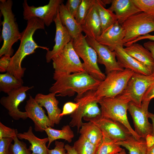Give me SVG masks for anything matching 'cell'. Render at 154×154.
Returning a JSON list of instances; mask_svg holds the SVG:
<instances>
[{"instance_id": "cell-32", "label": "cell", "mask_w": 154, "mask_h": 154, "mask_svg": "<svg viewBox=\"0 0 154 154\" xmlns=\"http://www.w3.org/2000/svg\"><path fill=\"white\" fill-rule=\"evenodd\" d=\"M73 147L77 154H97L99 148L81 135L74 143Z\"/></svg>"}, {"instance_id": "cell-9", "label": "cell", "mask_w": 154, "mask_h": 154, "mask_svg": "<svg viewBox=\"0 0 154 154\" xmlns=\"http://www.w3.org/2000/svg\"><path fill=\"white\" fill-rule=\"evenodd\" d=\"M154 83V75H145L134 73L120 96L130 99L140 106L143 96L149 87Z\"/></svg>"}, {"instance_id": "cell-4", "label": "cell", "mask_w": 154, "mask_h": 154, "mask_svg": "<svg viewBox=\"0 0 154 154\" xmlns=\"http://www.w3.org/2000/svg\"><path fill=\"white\" fill-rule=\"evenodd\" d=\"M131 101L128 98L118 96L114 98L101 99L98 104L100 106L101 115L123 125L137 140L140 137L131 126L128 120L127 111Z\"/></svg>"}, {"instance_id": "cell-3", "label": "cell", "mask_w": 154, "mask_h": 154, "mask_svg": "<svg viewBox=\"0 0 154 154\" xmlns=\"http://www.w3.org/2000/svg\"><path fill=\"white\" fill-rule=\"evenodd\" d=\"M13 5L11 0H0V10L3 18L1 23V37L3 43L0 50V57L4 55L12 56L14 52L12 46L20 40L21 37V33L12 11Z\"/></svg>"}, {"instance_id": "cell-42", "label": "cell", "mask_w": 154, "mask_h": 154, "mask_svg": "<svg viewBox=\"0 0 154 154\" xmlns=\"http://www.w3.org/2000/svg\"><path fill=\"white\" fill-rule=\"evenodd\" d=\"M153 98H154V83L151 85L146 91L143 96L142 101H150Z\"/></svg>"}, {"instance_id": "cell-43", "label": "cell", "mask_w": 154, "mask_h": 154, "mask_svg": "<svg viewBox=\"0 0 154 154\" xmlns=\"http://www.w3.org/2000/svg\"><path fill=\"white\" fill-rule=\"evenodd\" d=\"M145 39H148L151 41L154 42V35H151L148 34L143 36L139 37L134 40L125 44H124L123 46H125L132 44L136 43L137 41L139 40Z\"/></svg>"}, {"instance_id": "cell-29", "label": "cell", "mask_w": 154, "mask_h": 154, "mask_svg": "<svg viewBox=\"0 0 154 154\" xmlns=\"http://www.w3.org/2000/svg\"><path fill=\"white\" fill-rule=\"evenodd\" d=\"M94 5L100 18L102 33L116 23L117 19L114 13L105 8L100 0H95Z\"/></svg>"}, {"instance_id": "cell-21", "label": "cell", "mask_w": 154, "mask_h": 154, "mask_svg": "<svg viewBox=\"0 0 154 154\" xmlns=\"http://www.w3.org/2000/svg\"><path fill=\"white\" fill-rule=\"evenodd\" d=\"M111 4L108 9L114 13L121 25L130 17L141 12L132 0H111Z\"/></svg>"}, {"instance_id": "cell-30", "label": "cell", "mask_w": 154, "mask_h": 154, "mask_svg": "<svg viewBox=\"0 0 154 154\" xmlns=\"http://www.w3.org/2000/svg\"><path fill=\"white\" fill-rule=\"evenodd\" d=\"M23 83L22 79H18L8 72L0 74V91L7 94L23 86Z\"/></svg>"}, {"instance_id": "cell-40", "label": "cell", "mask_w": 154, "mask_h": 154, "mask_svg": "<svg viewBox=\"0 0 154 154\" xmlns=\"http://www.w3.org/2000/svg\"><path fill=\"white\" fill-rule=\"evenodd\" d=\"M55 145L54 149H48V154H67L64 143L55 141Z\"/></svg>"}, {"instance_id": "cell-14", "label": "cell", "mask_w": 154, "mask_h": 154, "mask_svg": "<svg viewBox=\"0 0 154 154\" xmlns=\"http://www.w3.org/2000/svg\"><path fill=\"white\" fill-rule=\"evenodd\" d=\"M33 88V86H23L9 93L7 96H3L1 98V104L7 110L9 116L14 119L25 120L28 118L26 112L20 111L18 106L26 98V92Z\"/></svg>"}, {"instance_id": "cell-26", "label": "cell", "mask_w": 154, "mask_h": 154, "mask_svg": "<svg viewBox=\"0 0 154 154\" xmlns=\"http://www.w3.org/2000/svg\"><path fill=\"white\" fill-rule=\"evenodd\" d=\"M79 133L95 146L99 147L102 138L101 130L92 122L83 123Z\"/></svg>"}, {"instance_id": "cell-2", "label": "cell", "mask_w": 154, "mask_h": 154, "mask_svg": "<svg viewBox=\"0 0 154 154\" xmlns=\"http://www.w3.org/2000/svg\"><path fill=\"white\" fill-rule=\"evenodd\" d=\"M56 81L49 88L50 93L56 96L70 97L76 93V97H80L90 90H96L102 81L92 77L86 72L62 75L54 78Z\"/></svg>"}, {"instance_id": "cell-17", "label": "cell", "mask_w": 154, "mask_h": 154, "mask_svg": "<svg viewBox=\"0 0 154 154\" xmlns=\"http://www.w3.org/2000/svg\"><path fill=\"white\" fill-rule=\"evenodd\" d=\"M53 21L56 26L55 44L51 50L47 51L46 55L47 63L50 62L52 58L60 52L73 39L67 28L62 24L60 20L58 11Z\"/></svg>"}, {"instance_id": "cell-15", "label": "cell", "mask_w": 154, "mask_h": 154, "mask_svg": "<svg viewBox=\"0 0 154 154\" xmlns=\"http://www.w3.org/2000/svg\"><path fill=\"white\" fill-rule=\"evenodd\" d=\"M86 39L88 44L97 54L98 63L105 66L106 75L114 71L124 70L119 65L114 51H112L108 47L100 44L94 39L87 37Z\"/></svg>"}, {"instance_id": "cell-44", "label": "cell", "mask_w": 154, "mask_h": 154, "mask_svg": "<svg viewBox=\"0 0 154 154\" xmlns=\"http://www.w3.org/2000/svg\"><path fill=\"white\" fill-rule=\"evenodd\" d=\"M143 46L151 52L154 59V42L148 41L144 43ZM152 74L154 75V68Z\"/></svg>"}, {"instance_id": "cell-5", "label": "cell", "mask_w": 154, "mask_h": 154, "mask_svg": "<svg viewBox=\"0 0 154 154\" xmlns=\"http://www.w3.org/2000/svg\"><path fill=\"white\" fill-rule=\"evenodd\" d=\"M134 73L127 69L111 72L107 74L95 91V96L99 100L103 98L116 97L124 90Z\"/></svg>"}, {"instance_id": "cell-24", "label": "cell", "mask_w": 154, "mask_h": 154, "mask_svg": "<svg viewBox=\"0 0 154 154\" xmlns=\"http://www.w3.org/2000/svg\"><path fill=\"white\" fill-rule=\"evenodd\" d=\"M17 137L29 141L31 144L29 149L32 152V154H48V149L46 144L48 142V138L40 139L37 137L33 132L32 126L29 127L27 131L18 133Z\"/></svg>"}, {"instance_id": "cell-36", "label": "cell", "mask_w": 154, "mask_h": 154, "mask_svg": "<svg viewBox=\"0 0 154 154\" xmlns=\"http://www.w3.org/2000/svg\"><path fill=\"white\" fill-rule=\"evenodd\" d=\"M17 129L7 127L0 122V139L2 138H11L13 139L18 134Z\"/></svg>"}, {"instance_id": "cell-34", "label": "cell", "mask_w": 154, "mask_h": 154, "mask_svg": "<svg viewBox=\"0 0 154 154\" xmlns=\"http://www.w3.org/2000/svg\"><path fill=\"white\" fill-rule=\"evenodd\" d=\"M17 136L13 138L14 143L10 145V150L11 154H32L26 144L23 141H19Z\"/></svg>"}, {"instance_id": "cell-18", "label": "cell", "mask_w": 154, "mask_h": 154, "mask_svg": "<svg viewBox=\"0 0 154 154\" xmlns=\"http://www.w3.org/2000/svg\"><path fill=\"white\" fill-rule=\"evenodd\" d=\"M125 31L118 21L102 32L96 40L99 43L108 47L114 51L116 46H123V40Z\"/></svg>"}, {"instance_id": "cell-47", "label": "cell", "mask_w": 154, "mask_h": 154, "mask_svg": "<svg viewBox=\"0 0 154 154\" xmlns=\"http://www.w3.org/2000/svg\"><path fill=\"white\" fill-rule=\"evenodd\" d=\"M146 154H154V143L148 147Z\"/></svg>"}, {"instance_id": "cell-31", "label": "cell", "mask_w": 154, "mask_h": 154, "mask_svg": "<svg viewBox=\"0 0 154 154\" xmlns=\"http://www.w3.org/2000/svg\"><path fill=\"white\" fill-rule=\"evenodd\" d=\"M102 132V141L97 154H116L122 150L123 149L116 144L117 142L110 138L103 132Z\"/></svg>"}, {"instance_id": "cell-16", "label": "cell", "mask_w": 154, "mask_h": 154, "mask_svg": "<svg viewBox=\"0 0 154 154\" xmlns=\"http://www.w3.org/2000/svg\"><path fill=\"white\" fill-rule=\"evenodd\" d=\"M25 110L28 117L34 123V129L37 132H43L48 127H54L42 107L39 106L35 98L29 95L27 101Z\"/></svg>"}, {"instance_id": "cell-38", "label": "cell", "mask_w": 154, "mask_h": 154, "mask_svg": "<svg viewBox=\"0 0 154 154\" xmlns=\"http://www.w3.org/2000/svg\"><path fill=\"white\" fill-rule=\"evenodd\" d=\"M82 0H68L65 7L71 14L75 17Z\"/></svg>"}, {"instance_id": "cell-37", "label": "cell", "mask_w": 154, "mask_h": 154, "mask_svg": "<svg viewBox=\"0 0 154 154\" xmlns=\"http://www.w3.org/2000/svg\"><path fill=\"white\" fill-rule=\"evenodd\" d=\"M79 104L78 103L68 102L64 105L62 111L60 115L62 117L64 116L71 114L78 108Z\"/></svg>"}, {"instance_id": "cell-6", "label": "cell", "mask_w": 154, "mask_h": 154, "mask_svg": "<svg viewBox=\"0 0 154 154\" xmlns=\"http://www.w3.org/2000/svg\"><path fill=\"white\" fill-rule=\"evenodd\" d=\"M73 39L60 52L52 58L53 66L54 70L53 78L86 72L83 63L81 62L74 49Z\"/></svg>"}, {"instance_id": "cell-23", "label": "cell", "mask_w": 154, "mask_h": 154, "mask_svg": "<svg viewBox=\"0 0 154 154\" xmlns=\"http://www.w3.org/2000/svg\"><path fill=\"white\" fill-rule=\"evenodd\" d=\"M124 50L128 55L146 65L152 74L154 59L151 52L142 45L136 43L126 46Z\"/></svg>"}, {"instance_id": "cell-45", "label": "cell", "mask_w": 154, "mask_h": 154, "mask_svg": "<svg viewBox=\"0 0 154 154\" xmlns=\"http://www.w3.org/2000/svg\"><path fill=\"white\" fill-rule=\"evenodd\" d=\"M67 154H77L76 151L73 147L68 144L64 146Z\"/></svg>"}, {"instance_id": "cell-48", "label": "cell", "mask_w": 154, "mask_h": 154, "mask_svg": "<svg viewBox=\"0 0 154 154\" xmlns=\"http://www.w3.org/2000/svg\"><path fill=\"white\" fill-rule=\"evenodd\" d=\"M101 1L102 4L105 7L106 5L111 4V0H101Z\"/></svg>"}, {"instance_id": "cell-39", "label": "cell", "mask_w": 154, "mask_h": 154, "mask_svg": "<svg viewBox=\"0 0 154 154\" xmlns=\"http://www.w3.org/2000/svg\"><path fill=\"white\" fill-rule=\"evenodd\" d=\"M13 140L11 138L0 139V154H11L10 147Z\"/></svg>"}, {"instance_id": "cell-46", "label": "cell", "mask_w": 154, "mask_h": 154, "mask_svg": "<svg viewBox=\"0 0 154 154\" xmlns=\"http://www.w3.org/2000/svg\"><path fill=\"white\" fill-rule=\"evenodd\" d=\"M148 116L152 121V131L151 136L154 138V114L149 112Z\"/></svg>"}, {"instance_id": "cell-10", "label": "cell", "mask_w": 154, "mask_h": 154, "mask_svg": "<svg viewBox=\"0 0 154 154\" xmlns=\"http://www.w3.org/2000/svg\"><path fill=\"white\" fill-rule=\"evenodd\" d=\"M150 101H142L139 106L131 101L127 110L133 121L135 131L141 138L146 139L151 135L152 124L148 121V108Z\"/></svg>"}, {"instance_id": "cell-33", "label": "cell", "mask_w": 154, "mask_h": 154, "mask_svg": "<svg viewBox=\"0 0 154 154\" xmlns=\"http://www.w3.org/2000/svg\"><path fill=\"white\" fill-rule=\"evenodd\" d=\"M95 0H82L75 17L77 22L81 25L88 12L94 4Z\"/></svg>"}, {"instance_id": "cell-8", "label": "cell", "mask_w": 154, "mask_h": 154, "mask_svg": "<svg viewBox=\"0 0 154 154\" xmlns=\"http://www.w3.org/2000/svg\"><path fill=\"white\" fill-rule=\"evenodd\" d=\"M121 26L125 33L124 44L154 31V15L141 12L129 18Z\"/></svg>"}, {"instance_id": "cell-12", "label": "cell", "mask_w": 154, "mask_h": 154, "mask_svg": "<svg viewBox=\"0 0 154 154\" xmlns=\"http://www.w3.org/2000/svg\"><path fill=\"white\" fill-rule=\"evenodd\" d=\"M112 139L118 142L128 139L134 137L123 125L101 115L95 117L88 118Z\"/></svg>"}, {"instance_id": "cell-19", "label": "cell", "mask_w": 154, "mask_h": 154, "mask_svg": "<svg viewBox=\"0 0 154 154\" xmlns=\"http://www.w3.org/2000/svg\"><path fill=\"white\" fill-rule=\"evenodd\" d=\"M117 61L122 68L129 69L134 73L145 75H149L152 73L145 64L127 54L124 48L116 46L114 48Z\"/></svg>"}, {"instance_id": "cell-11", "label": "cell", "mask_w": 154, "mask_h": 154, "mask_svg": "<svg viewBox=\"0 0 154 154\" xmlns=\"http://www.w3.org/2000/svg\"><path fill=\"white\" fill-rule=\"evenodd\" d=\"M64 1L63 0H50L47 4L36 7L29 6L27 0H24L23 3V19L28 21L32 18H37L48 27L57 15L60 5Z\"/></svg>"}, {"instance_id": "cell-7", "label": "cell", "mask_w": 154, "mask_h": 154, "mask_svg": "<svg viewBox=\"0 0 154 154\" xmlns=\"http://www.w3.org/2000/svg\"><path fill=\"white\" fill-rule=\"evenodd\" d=\"M86 37L82 33L73 39V47L79 57L83 60L86 72L94 79L102 81L106 76L100 69L98 65L97 54L88 43Z\"/></svg>"}, {"instance_id": "cell-49", "label": "cell", "mask_w": 154, "mask_h": 154, "mask_svg": "<svg viewBox=\"0 0 154 154\" xmlns=\"http://www.w3.org/2000/svg\"><path fill=\"white\" fill-rule=\"evenodd\" d=\"M116 154H127L124 149H123L121 151Z\"/></svg>"}, {"instance_id": "cell-41", "label": "cell", "mask_w": 154, "mask_h": 154, "mask_svg": "<svg viewBox=\"0 0 154 154\" xmlns=\"http://www.w3.org/2000/svg\"><path fill=\"white\" fill-rule=\"evenodd\" d=\"M11 57L8 55H4L0 59V72H7L11 60Z\"/></svg>"}, {"instance_id": "cell-20", "label": "cell", "mask_w": 154, "mask_h": 154, "mask_svg": "<svg viewBox=\"0 0 154 154\" xmlns=\"http://www.w3.org/2000/svg\"><path fill=\"white\" fill-rule=\"evenodd\" d=\"M55 96V94L52 93L46 95L38 93L34 98L40 106L45 108L48 116L54 125L55 124H58L62 119L60 115L62 111L58 106L59 102Z\"/></svg>"}, {"instance_id": "cell-35", "label": "cell", "mask_w": 154, "mask_h": 154, "mask_svg": "<svg viewBox=\"0 0 154 154\" xmlns=\"http://www.w3.org/2000/svg\"><path fill=\"white\" fill-rule=\"evenodd\" d=\"M141 12L154 15V0H132Z\"/></svg>"}, {"instance_id": "cell-1", "label": "cell", "mask_w": 154, "mask_h": 154, "mask_svg": "<svg viewBox=\"0 0 154 154\" xmlns=\"http://www.w3.org/2000/svg\"><path fill=\"white\" fill-rule=\"evenodd\" d=\"M43 21L37 18H32L27 21L26 27L21 33L19 46L15 54L11 58V62L7 71L17 78L22 80L26 68L21 66L23 59L27 55L34 53L37 48L49 50L46 47L39 46L35 42L33 35L39 29L45 30Z\"/></svg>"}, {"instance_id": "cell-27", "label": "cell", "mask_w": 154, "mask_h": 154, "mask_svg": "<svg viewBox=\"0 0 154 154\" xmlns=\"http://www.w3.org/2000/svg\"><path fill=\"white\" fill-rule=\"evenodd\" d=\"M48 139L47 148L54 141L59 139H64L68 143H71L74 137V134L69 125H64L60 130L53 129L51 127L45 130Z\"/></svg>"}, {"instance_id": "cell-13", "label": "cell", "mask_w": 154, "mask_h": 154, "mask_svg": "<svg viewBox=\"0 0 154 154\" xmlns=\"http://www.w3.org/2000/svg\"><path fill=\"white\" fill-rule=\"evenodd\" d=\"M95 91L91 90L84 93L81 97H76L74 100L79 104L78 108L72 114L73 117L78 121L95 117L101 115L98 104L99 100L94 94Z\"/></svg>"}, {"instance_id": "cell-28", "label": "cell", "mask_w": 154, "mask_h": 154, "mask_svg": "<svg viewBox=\"0 0 154 154\" xmlns=\"http://www.w3.org/2000/svg\"><path fill=\"white\" fill-rule=\"evenodd\" d=\"M129 151V154H146L148 148L146 139L141 138L137 140L134 137L125 141L116 142Z\"/></svg>"}, {"instance_id": "cell-25", "label": "cell", "mask_w": 154, "mask_h": 154, "mask_svg": "<svg viewBox=\"0 0 154 154\" xmlns=\"http://www.w3.org/2000/svg\"><path fill=\"white\" fill-rule=\"evenodd\" d=\"M58 12L62 24L67 28L73 39L82 33L81 25L69 12L63 3L60 5Z\"/></svg>"}, {"instance_id": "cell-22", "label": "cell", "mask_w": 154, "mask_h": 154, "mask_svg": "<svg viewBox=\"0 0 154 154\" xmlns=\"http://www.w3.org/2000/svg\"><path fill=\"white\" fill-rule=\"evenodd\" d=\"M81 27L82 32L85 35L96 40L102 34L101 21L94 3L90 9Z\"/></svg>"}]
</instances>
